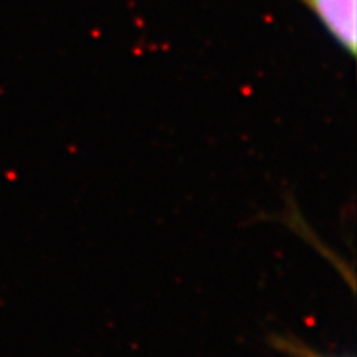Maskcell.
Instances as JSON below:
<instances>
[{"mask_svg": "<svg viewBox=\"0 0 357 357\" xmlns=\"http://www.w3.org/2000/svg\"><path fill=\"white\" fill-rule=\"evenodd\" d=\"M313 12L333 40L354 58L357 52V0H300Z\"/></svg>", "mask_w": 357, "mask_h": 357, "instance_id": "cell-1", "label": "cell"}, {"mask_svg": "<svg viewBox=\"0 0 357 357\" xmlns=\"http://www.w3.org/2000/svg\"><path fill=\"white\" fill-rule=\"evenodd\" d=\"M293 346H295L296 349H298V352H300V354H301V357H322V356H318V354H314V352L308 351V349H306V347L300 346V344H296V342H293Z\"/></svg>", "mask_w": 357, "mask_h": 357, "instance_id": "cell-2", "label": "cell"}]
</instances>
